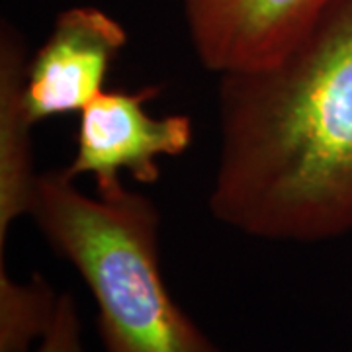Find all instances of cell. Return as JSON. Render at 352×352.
<instances>
[{
	"label": "cell",
	"mask_w": 352,
	"mask_h": 352,
	"mask_svg": "<svg viewBox=\"0 0 352 352\" xmlns=\"http://www.w3.org/2000/svg\"><path fill=\"white\" fill-rule=\"evenodd\" d=\"M59 296L43 276L22 284L0 264V352H32L53 325Z\"/></svg>",
	"instance_id": "cell-7"
},
{
	"label": "cell",
	"mask_w": 352,
	"mask_h": 352,
	"mask_svg": "<svg viewBox=\"0 0 352 352\" xmlns=\"http://www.w3.org/2000/svg\"><path fill=\"white\" fill-rule=\"evenodd\" d=\"M190 41L217 75L274 61L333 0H182Z\"/></svg>",
	"instance_id": "cell-5"
},
{
	"label": "cell",
	"mask_w": 352,
	"mask_h": 352,
	"mask_svg": "<svg viewBox=\"0 0 352 352\" xmlns=\"http://www.w3.org/2000/svg\"><path fill=\"white\" fill-rule=\"evenodd\" d=\"M159 87L138 92L104 90L78 113L76 153L65 170L76 178L90 175L98 196L124 188L120 173L127 170L139 184L161 178L159 157L182 155L192 143L194 127L184 113L155 118L145 104L157 98Z\"/></svg>",
	"instance_id": "cell-3"
},
{
	"label": "cell",
	"mask_w": 352,
	"mask_h": 352,
	"mask_svg": "<svg viewBox=\"0 0 352 352\" xmlns=\"http://www.w3.org/2000/svg\"><path fill=\"white\" fill-rule=\"evenodd\" d=\"M210 212L249 237L352 231V0H333L274 61L221 75Z\"/></svg>",
	"instance_id": "cell-1"
},
{
	"label": "cell",
	"mask_w": 352,
	"mask_h": 352,
	"mask_svg": "<svg viewBox=\"0 0 352 352\" xmlns=\"http://www.w3.org/2000/svg\"><path fill=\"white\" fill-rule=\"evenodd\" d=\"M30 217L53 252L90 289L106 352H226L170 296L161 256V215L126 186L88 196L65 168L36 180Z\"/></svg>",
	"instance_id": "cell-2"
},
{
	"label": "cell",
	"mask_w": 352,
	"mask_h": 352,
	"mask_svg": "<svg viewBox=\"0 0 352 352\" xmlns=\"http://www.w3.org/2000/svg\"><path fill=\"white\" fill-rule=\"evenodd\" d=\"M25 41L18 30L2 24L0 36V258L12 223L30 215L38 175L32 163V124L22 104L25 69Z\"/></svg>",
	"instance_id": "cell-6"
},
{
	"label": "cell",
	"mask_w": 352,
	"mask_h": 352,
	"mask_svg": "<svg viewBox=\"0 0 352 352\" xmlns=\"http://www.w3.org/2000/svg\"><path fill=\"white\" fill-rule=\"evenodd\" d=\"M32 352H85L80 337V319L76 311V302L71 294L59 296L57 314L53 325L39 340V346Z\"/></svg>",
	"instance_id": "cell-8"
},
{
	"label": "cell",
	"mask_w": 352,
	"mask_h": 352,
	"mask_svg": "<svg viewBox=\"0 0 352 352\" xmlns=\"http://www.w3.org/2000/svg\"><path fill=\"white\" fill-rule=\"evenodd\" d=\"M127 32L96 6L59 14L50 36L28 61L22 104L28 122L80 113L106 90L108 73L126 47Z\"/></svg>",
	"instance_id": "cell-4"
}]
</instances>
